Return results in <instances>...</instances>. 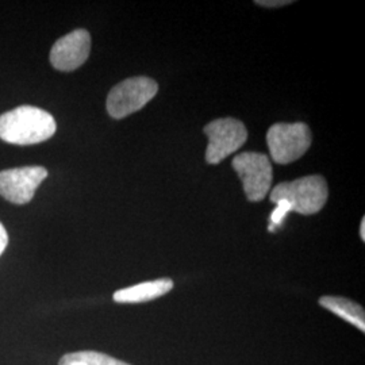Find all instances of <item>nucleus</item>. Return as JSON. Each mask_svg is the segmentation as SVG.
<instances>
[{"mask_svg": "<svg viewBox=\"0 0 365 365\" xmlns=\"http://www.w3.org/2000/svg\"><path fill=\"white\" fill-rule=\"evenodd\" d=\"M360 235H361V240L365 241V220L363 218L361 221V227H360Z\"/></svg>", "mask_w": 365, "mask_h": 365, "instance_id": "obj_15", "label": "nucleus"}, {"mask_svg": "<svg viewBox=\"0 0 365 365\" xmlns=\"http://www.w3.org/2000/svg\"><path fill=\"white\" fill-rule=\"evenodd\" d=\"M172 288L173 282L165 277L119 289L113 298L117 303H143L168 294Z\"/></svg>", "mask_w": 365, "mask_h": 365, "instance_id": "obj_9", "label": "nucleus"}, {"mask_svg": "<svg viewBox=\"0 0 365 365\" xmlns=\"http://www.w3.org/2000/svg\"><path fill=\"white\" fill-rule=\"evenodd\" d=\"M329 190L322 176L314 175L300 178L294 182L277 184L271 190L269 199L272 203L277 200H287L291 209L303 215H312L321 211L327 203Z\"/></svg>", "mask_w": 365, "mask_h": 365, "instance_id": "obj_2", "label": "nucleus"}, {"mask_svg": "<svg viewBox=\"0 0 365 365\" xmlns=\"http://www.w3.org/2000/svg\"><path fill=\"white\" fill-rule=\"evenodd\" d=\"M48 176L43 167H22L0 172V195L15 205L29 203Z\"/></svg>", "mask_w": 365, "mask_h": 365, "instance_id": "obj_7", "label": "nucleus"}, {"mask_svg": "<svg viewBox=\"0 0 365 365\" xmlns=\"http://www.w3.org/2000/svg\"><path fill=\"white\" fill-rule=\"evenodd\" d=\"M233 168L244 184L249 202H260L271 191L274 170L265 155L255 152L241 153L233 158Z\"/></svg>", "mask_w": 365, "mask_h": 365, "instance_id": "obj_6", "label": "nucleus"}, {"mask_svg": "<svg viewBox=\"0 0 365 365\" xmlns=\"http://www.w3.org/2000/svg\"><path fill=\"white\" fill-rule=\"evenodd\" d=\"M267 143L274 163L289 164L309 150L312 131L304 123H276L268 130Z\"/></svg>", "mask_w": 365, "mask_h": 365, "instance_id": "obj_4", "label": "nucleus"}, {"mask_svg": "<svg viewBox=\"0 0 365 365\" xmlns=\"http://www.w3.org/2000/svg\"><path fill=\"white\" fill-rule=\"evenodd\" d=\"M319 304L327 309L329 312L336 314L345 319L346 322L352 324L363 333L365 331L364 309L354 303L351 299L342 297H322L319 299Z\"/></svg>", "mask_w": 365, "mask_h": 365, "instance_id": "obj_10", "label": "nucleus"}, {"mask_svg": "<svg viewBox=\"0 0 365 365\" xmlns=\"http://www.w3.org/2000/svg\"><path fill=\"white\" fill-rule=\"evenodd\" d=\"M7 244H9V235L0 222V256L4 252V249L7 248Z\"/></svg>", "mask_w": 365, "mask_h": 365, "instance_id": "obj_13", "label": "nucleus"}, {"mask_svg": "<svg viewBox=\"0 0 365 365\" xmlns=\"http://www.w3.org/2000/svg\"><path fill=\"white\" fill-rule=\"evenodd\" d=\"M56 120L48 111L21 106L0 115V138L9 144L34 145L52 138Z\"/></svg>", "mask_w": 365, "mask_h": 365, "instance_id": "obj_1", "label": "nucleus"}, {"mask_svg": "<svg viewBox=\"0 0 365 365\" xmlns=\"http://www.w3.org/2000/svg\"><path fill=\"white\" fill-rule=\"evenodd\" d=\"M292 1H286V0H279V1H256V4H260L264 7H279V6H286V4H291Z\"/></svg>", "mask_w": 365, "mask_h": 365, "instance_id": "obj_14", "label": "nucleus"}, {"mask_svg": "<svg viewBox=\"0 0 365 365\" xmlns=\"http://www.w3.org/2000/svg\"><path fill=\"white\" fill-rule=\"evenodd\" d=\"M158 91L156 81L149 78H131L120 81L107 96V111L115 119H122L140 111Z\"/></svg>", "mask_w": 365, "mask_h": 365, "instance_id": "obj_3", "label": "nucleus"}, {"mask_svg": "<svg viewBox=\"0 0 365 365\" xmlns=\"http://www.w3.org/2000/svg\"><path fill=\"white\" fill-rule=\"evenodd\" d=\"M276 209L274 212L271 214V225H269V232H274L277 226L282 225L283 220L287 217L288 212H291V205L288 203L287 200H277L276 203Z\"/></svg>", "mask_w": 365, "mask_h": 365, "instance_id": "obj_12", "label": "nucleus"}, {"mask_svg": "<svg viewBox=\"0 0 365 365\" xmlns=\"http://www.w3.org/2000/svg\"><path fill=\"white\" fill-rule=\"evenodd\" d=\"M91 52V36L87 30L78 29L58 39L51 51L52 66L63 71L71 72L83 66Z\"/></svg>", "mask_w": 365, "mask_h": 365, "instance_id": "obj_8", "label": "nucleus"}, {"mask_svg": "<svg viewBox=\"0 0 365 365\" xmlns=\"http://www.w3.org/2000/svg\"><path fill=\"white\" fill-rule=\"evenodd\" d=\"M58 365H130L108 354L93 351L68 353L61 357Z\"/></svg>", "mask_w": 365, "mask_h": 365, "instance_id": "obj_11", "label": "nucleus"}, {"mask_svg": "<svg viewBox=\"0 0 365 365\" xmlns=\"http://www.w3.org/2000/svg\"><path fill=\"white\" fill-rule=\"evenodd\" d=\"M205 133L209 138L206 150V161L209 164H220L248 140L245 125L235 118L215 119L206 125Z\"/></svg>", "mask_w": 365, "mask_h": 365, "instance_id": "obj_5", "label": "nucleus"}]
</instances>
